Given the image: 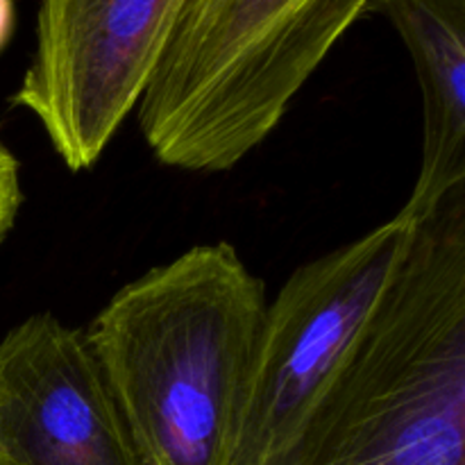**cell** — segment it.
Returning a JSON list of instances; mask_svg holds the SVG:
<instances>
[{"instance_id":"1","label":"cell","mask_w":465,"mask_h":465,"mask_svg":"<svg viewBox=\"0 0 465 465\" xmlns=\"http://www.w3.org/2000/svg\"><path fill=\"white\" fill-rule=\"evenodd\" d=\"M266 465H465V186L413 221L366 330Z\"/></svg>"},{"instance_id":"2","label":"cell","mask_w":465,"mask_h":465,"mask_svg":"<svg viewBox=\"0 0 465 465\" xmlns=\"http://www.w3.org/2000/svg\"><path fill=\"white\" fill-rule=\"evenodd\" d=\"M266 286L204 243L127 282L84 341L145 465H227Z\"/></svg>"},{"instance_id":"3","label":"cell","mask_w":465,"mask_h":465,"mask_svg":"<svg viewBox=\"0 0 465 465\" xmlns=\"http://www.w3.org/2000/svg\"><path fill=\"white\" fill-rule=\"evenodd\" d=\"M375 0H186L136 104L159 163L225 173L257 150Z\"/></svg>"},{"instance_id":"4","label":"cell","mask_w":465,"mask_h":465,"mask_svg":"<svg viewBox=\"0 0 465 465\" xmlns=\"http://www.w3.org/2000/svg\"><path fill=\"white\" fill-rule=\"evenodd\" d=\"M411 227L400 209L300 266L266 304L227 465H266L289 445L384 298Z\"/></svg>"},{"instance_id":"5","label":"cell","mask_w":465,"mask_h":465,"mask_svg":"<svg viewBox=\"0 0 465 465\" xmlns=\"http://www.w3.org/2000/svg\"><path fill=\"white\" fill-rule=\"evenodd\" d=\"M186 0H39L36 44L12 103L71 173L98 163L139 104Z\"/></svg>"},{"instance_id":"6","label":"cell","mask_w":465,"mask_h":465,"mask_svg":"<svg viewBox=\"0 0 465 465\" xmlns=\"http://www.w3.org/2000/svg\"><path fill=\"white\" fill-rule=\"evenodd\" d=\"M0 465H145L84 331L53 313L0 341Z\"/></svg>"},{"instance_id":"7","label":"cell","mask_w":465,"mask_h":465,"mask_svg":"<svg viewBox=\"0 0 465 465\" xmlns=\"http://www.w3.org/2000/svg\"><path fill=\"white\" fill-rule=\"evenodd\" d=\"M398 30L418 73L422 95L420 171L402 212H434L465 186V0H375Z\"/></svg>"},{"instance_id":"8","label":"cell","mask_w":465,"mask_h":465,"mask_svg":"<svg viewBox=\"0 0 465 465\" xmlns=\"http://www.w3.org/2000/svg\"><path fill=\"white\" fill-rule=\"evenodd\" d=\"M21 203V168L12 150L0 141V243L12 232Z\"/></svg>"},{"instance_id":"9","label":"cell","mask_w":465,"mask_h":465,"mask_svg":"<svg viewBox=\"0 0 465 465\" xmlns=\"http://www.w3.org/2000/svg\"><path fill=\"white\" fill-rule=\"evenodd\" d=\"M14 30H16V3L0 0V53L9 45Z\"/></svg>"}]
</instances>
